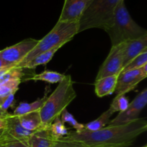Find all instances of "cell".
<instances>
[{"instance_id": "obj_1", "label": "cell", "mask_w": 147, "mask_h": 147, "mask_svg": "<svg viewBox=\"0 0 147 147\" xmlns=\"http://www.w3.org/2000/svg\"><path fill=\"white\" fill-rule=\"evenodd\" d=\"M147 121L138 119L125 124L106 126L96 131L69 132L62 140L75 141L88 146H123L129 147L135 139L146 131Z\"/></svg>"}, {"instance_id": "obj_2", "label": "cell", "mask_w": 147, "mask_h": 147, "mask_svg": "<svg viewBox=\"0 0 147 147\" xmlns=\"http://www.w3.org/2000/svg\"><path fill=\"white\" fill-rule=\"evenodd\" d=\"M77 96L73 87V82L70 75L65 76L59 83L54 91L45 101L39 111L41 119L42 129H49L55 119L60 117L62 112Z\"/></svg>"}, {"instance_id": "obj_3", "label": "cell", "mask_w": 147, "mask_h": 147, "mask_svg": "<svg viewBox=\"0 0 147 147\" xmlns=\"http://www.w3.org/2000/svg\"><path fill=\"white\" fill-rule=\"evenodd\" d=\"M105 31L110 37L112 46L136 40L147 34L146 30L132 19L124 0H121L119 3L115 10L111 25Z\"/></svg>"}, {"instance_id": "obj_4", "label": "cell", "mask_w": 147, "mask_h": 147, "mask_svg": "<svg viewBox=\"0 0 147 147\" xmlns=\"http://www.w3.org/2000/svg\"><path fill=\"white\" fill-rule=\"evenodd\" d=\"M77 34H78V22L57 21L50 32L47 33L42 39L38 40L37 45L14 67L20 68L38 55L57 46H63L73 40L74 36Z\"/></svg>"}, {"instance_id": "obj_5", "label": "cell", "mask_w": 147, "mask_h": 147, "mask_svg": "<svg viewBox=\"0 0 147 147\" xmlns=\"http://www.w3.org/2000/svg\"><path fill=\"white\" fill-rule=\"evenodd\" d=\"M121 0H93L78 22V33L89 29L106 30L111 25L115 10Z\"/></svg>"}, {"instance_id": "obj_6", "label": "cell", "mask_w": 147, "mask_h": 147, "mask_svg": "<svg viewBox=\"0 0 147 147\" xmlns=\"http://www.w3.org/2000/svg\"><path fill=\"white\" fill-rule=\"evenodd\" d=\"M38 40L28 38L0 50V59L9 67H14L37 45Z\"/></svg>"}, {"instance_id": "obj_7", "label": "cell", "mask_w": 147, "mask_h": 147, "mask_svg": "<svg viewBox=\"0 0 147 147\" xmlns=\"http://www.w3.org/2000/svg\"><path fill=\"white\" fill-rule=\"evenodd\" d=\"M6 125L3 131L0 143L7 144L9 142H27L30 136L35 131H30L24 129L19 121L18 116L13 114L5 113Z\"/></svg>"}, {"instance_id": "obj_8", "label": "cell", "mask_w": 147, "mask_h": 147, "mask_svg": "<svg viewBox=\"0 0 147 147\" xmlns=\"http://www.w3.org/2000/svg\"><path fill=\"white\" fill-rule=\"evenodd\" d=\"M125 42L112 46L109 55L100 66L96 80L107 76L119 75L123 69V57Z\"/></svg>"}, {"instance_id": "obj_9", "label": "cell", "mask_w": 147, "mask_h": 147, "mask_svg": "<svg viewBox=\"0 0 147 147\" xmlns=\"http://www.w3.org/2000/svg\"><path fill=\"white\" fill-rule=\"evenodd\" d=\"M147 103V88H144L129 103L124 111L120 112L113 120L109 122V126L125 124L139 119V115Z\"/></svg>"}, {"instance_id": "obj_10", "label": "cell", "mask_w": 147, "mask_h": 147, "mask_svg": "<svg viewBox=\"0 0 147 147\" xmlns=\"http://www.w3.org/2000/svg\"><path fill=\"white\" fill-rule=\"evenodd\" d=\"M147 77V64L137 70L121 73L116 85V96L126 95L133 90L140 82Z\"/></svg>"}, {"instance_id": "obj_11", "label": "cell", "mask_w": 147, "mask_h": 147, "mask_svg": "<svg viewBox=\"0 0 147 147\" xmlns=\"http://www.w3.org/2000/svg\"><path fill=\"white\" fill-rule=\"evenodd\" d=\"M93 0H65L58 21L78 22L88 6Z\"/></svg>"}, {"instance_id": "obj_12", "label": "cell", "mask_w": 147, "mask_h": 147, "mask_svg": "<svg viewBox=\"0 0 147 147\" xmlns=\"http://www.w3.org/2000/svg\"><path fill=\"white\" fill-rule=\"evenodd\" d=\"M146 51H147V34L136 40L125 42L123 68L134 58Z\"/></svg>"}, {"instance_id": "obj_13", "label": "cell", "mask_w": 147, "mask_h": 147, "mask_svg": "<svg viewBox=\"0 0 147 147\" xmlns=\"http://www.w3.org/2000/svg\"><path fill=\"white\" fill-rule=\"evenodd\" d=\"M118 78L119 75H114L96 80L95 93L98 97L103 98L113 94L116 90Z\"/></svg>"}, {"instance_id": "obj_14", "label": "cell", "mask_w": 147, "mask_h": 147, "mask_svg": "<svg viewBox=\"0 0 147 147\" xmlns=\"http://www.w3.org/2000/svg\"><path fill=\"white\" fill-rule=\"evenodd\" d=\"M49 129H40L30 136L28 140L29 147H51L53 142Z\"/></svg>"}, {"instance_id": "obj_15", "label": "cell", "mask_w": 147, "mask_h": 147, "mask_svg": "<svg viewBox=\"0 0 147 147\" xmlns=\"http://www.w3.org/2000/svg\"><path fill=\"white\" fill-rule=\"evenodd\" d=\"M19 121L24 129L30 131H37L42 129L41 119L39 111L32 112L18 116Z\"/></svg>"}, {"instance_id": "obj_16", "label": "cell", "mask_w": 147, "mask_h": 147, "mask_svg": "<svg viewBox=\"0 0 147 147\" xmlns=\"http://www.w3.org/2000/svg\"><path fill=\"white\" fill-rule=\"evenodd\" d=\"M45 96L41 98H37L32 103H21L16 109H14V113H12L14 116H20L27 113H32L34 111H39L44 104L45 101L47 98V90H46Z\"/></svg>"}, {"instance_id": "obj_17", "label": "cell", "mask_w": 147, "mask_h": 147, "mask_svg": "<svg viewBox=\"0 0 147 147\" xmlns=\"http://www.w3.org/2000/svg\"><path fill=\"white\" fill-rule=\"evenodd\" d=\"M62 47L63 46H57V47H54V48L51 49V50H49L47 51H45L44 53H41V54L38 55L34 57L33 59H32L28 63H26L25 65L22 66L20 68L34 69L38 65H46L52 60V58L53 57L54 55L55 54L56 52Z\"/></svg>"}, {"instance_id": "obj_18", "label": "cell", "mask_w": 147, "mask_h": 147, "mask_svg": "<svg viewBox=\"0 0 147 147\" xmlns=\"http://www.w3.org/2000/svg\"><path fill=\"white\" fill-rule=\"evenodd\" d=\"M113 114H114V113L111 109H109L107 111L103 112L96 120L84 124L83 131L90 132L96 131H98L103 128L106 127L107 125H109L111 121V117Z\"/></svg>"}, {"instance_id": "obj_19", "label": "cell", "mask_w": 147, "mask_h": 147, "mask_svg": "<svg viewBox=\"0 0 147 147\" xmlns=\"http://www.w3.org/2000/svg\"><path fill=\"white\" fill-rule=\"evenodd\" d=\"M65 75L62 74L56 71H51V70H45L42 73L35 74L34 73L30 78V80L34 81H45L50 83H60L63 80Z\"/></svg>"}, {"instance_id": "obj_20", "label": "cell", "mask_w": 147, "mask_h": 147, "mask_svg": "<svg viewBox=\"0 0 147 147\" xmlns=\"http://www.w3.org/2000/svg\"><path fill=\"white\" fill-rule=\"evenodd\" d=\"M50 136L53 140H60L65 136L68 134V129L65 127V123L62 122L60 117L56 118L49 128Z\"/></svg>"}, {"instance_id": "obj_21", "label": "cell", "mask_w": 147, "mask_h": 147, "mask_svg": "<svg viewBox=\"0 0 147 147\" xmlns=\"http://www.w3.org/2000/svg\"><path fill=\"white\" fill-rule=\"evenodd\" d=\"M21 82L20 80H11L0 84V103L9 95L16 93Z\"/></svg>"}, {"instance_id": "obj_22", "label": "cell", "mask_w": 147, "mask_h": 147, "mask_svg": "<svg viewBox=\"0 0 147 147\" xmlns=\"http://www.w3.org/2000/svg\"><path fill=\"white\" fill-rule=\"evenodd\" d=\"M24 68H17V67H12L7 70L5 73L0 76V84L5 83L11 80H20L23 79L26 73L24 72Z\"/></svg>"}, {"instance_id": "obj_23", "label": "cell", "mask_w": 147, "mask_h": 147, "mask_svg": "<svg viewBox=\"0 0 147 147\" xmlns=\"http://www.w3.org/2000/svg\"><path fill=\"white\" fill-rule=\"evenodd\" d=\"M146 64H147V51L141 53V54L139 55L137 57L134 58L133 60L129 63V64L126 65L122 69L121 73L129 71V70H137V69L143 67L144 65H145Z\"/></svg>"}, {"instance_id": "obj_24", "label": "cell", "mask_w": 147, "mask_h": 147, "mask_svg": "<svg viewBox=\"0 0 147 147\" xmlns=\"http://www.w3.org/2000/svg\"><path fill=\"white\" fill-rule=\"evenodd\" d=\"M60 119L63 123H69L73 129H76V132H78V133L81 132L84 129V124L78 122L73 115L70 113L67 109H65L62 112L60 115Z\"/></svg>"}, {"instance_id": "obj_25", "label": "cell", "mask_w": 147, "mask_h": 147, "mask_svg": "<svg viewBox=\"0 0 147 147\" xmlns=\"http://www.w3.org/2000/svg\"><path fill=\"white\" fill-rule=\"evenodd\" d=\"M129 104V101L126 95H121V96H116L113 100L109 109L112 111L113 113L116 112H122L124 111L127 109Z\"/></svg>"}, {"instance_id": "obj_26", "label": "cell", "mask_w": 147, "mask_h": 147, "mask_svg": "<svg viewBox=\"0 0 147 147\" xmlns=\"http://www.w3.org/2000/svg\"><path fill=\"white\" fill-rule=\"evenodd\" d=\"M51 147H127L123 146H88L81 142H75V141H67V140H60L55 141L53 142Z\"/></svg>"}, {"instance_id": "obj_27", "label": "cell", "mask_w": 147, "mask_h": 147, "mask_svg": "<svg viewBox=\"0 0 147 147\" xmlns=\"http://www.w3.org/2000/svg\"><path fill=\"white\" fill-rule=\"evenodd\" d=\"M14 94L15 93H11V94L9 95L7 97H6L4 100L1 101L0 103V109L4 113H7V110L13 104L14 101Z\"/></svg>"}, {"instance_id": "obj_28", "label": "cell", "mask_w": 147, "mask_h": 147, "mask_svg": "<svg viewBox=\"0 0 147 147\" xmlns=\"http://www.w3.org/2000/svg\"><path fill=\"white\" fill-rule=\"evenodd\" d=\"M4 116H0V130H1V129H4V127H5L6 119H5V117H4Z\"/></svg>"}, {"instance_id": "obj_29", "label": "cell", "mask_w": 147, "mask_h": 147, "mask_svg": "<svg viewBox=\"0 0 147 147\" xmlns=\"http://www.w3.org/2000/svg\"><path fill=\"white\" fill-rule=\"evenodd\" d=\"M20 142H9L4 144V147H18Z\"/></svg>"}, {"instance_id": "obj_30", "label": "cell", "mask_w": 147, "mask_h": 147, "mask_svg": "<svg viewBox=\"0 0 147 147\" xmlns=\"http://www.w3.org/2000/svg\"><path fill=\"white\" fill-rule=\"evenodd\" d=\"M9 67V66H7V65L5 64V63H4V62L2 61V60L0 59V70H1V69L3 68H5V67Z\"/></svg>"}, {"instance_id": "obj_31", "label": "cell", "mask_w": 147, "mask_h": 147, "mask_svg": "<svg viewBox=\"0 0 147 147\" xmlns=\"http://www.w3.org/2000/svg\"><path fill=\"white\" fill-rule=\"evenodd\" d=\"M11 68H12V67H5V68H3V69H1V70H0V76H2L4 73H5L7 71V70H9V69H11Z\"/></svg>"}, {"instance_id": "obj_32", "label": "cell", "mask_w": 147, "mask_h": 147, "mask_svg": "<svg viewBox=\"0 0 147 147\" xmlns=\"http://www.w3.org/2000/svg\"><path fill=\"white\" fill-rule=\"evenodd\" d=\"M18 147H29L28 142H20Z\"/></svg>"}, {"instance_id": "obj_33", "label": "cell", "mask_w": 147, "mask_h": 147, "mask_svg": "<svg viewBox=\"0 0 147 147\" xmlns=\"http://www.w3.org/2000/svg\"><path fill=\"white\" fill-rule=\"evenodd\" d=\"M3 131H4V129H1V130H0V139H1V136H2Z\"/></svg>"}, {"instance_id": "obj_34", "label": "cell", "mask_w": 147, "mask_h": 147, "mask_svg": "<svg viewBox=\"0 0 147 147\" xmlns=\"http://www.w3.org/2000/svg\"><path fill=\"white\" fill-rule=\"evenodd\" d=\"M6 113H4V112L2 111L1 110V109H0V116H4V114H5Z\"/></svg>"}, {"instance_id": "obj_35", "label": "cell", "mask_w": 147, "mask_h": 147, "mask_svg": "<svg viewBox=\"0 0 147 147\" xmlns=\"http://www.w3.org/2000/svg\"><path fill=\"white\" fill-rule=\"evenodd\" d=\"M0 147H4V144H3L0 143Z\"/></svg>"}, {"instance_id": "obj_36", "label": "cell", "mask_w": 147, "mask_h": 147, "mask_svg": "<svg viewBox=\"0 0 147 147\" xmlns=\"http://www.w3.org/2000/svg\"><path fill=\"white\" fill-rule=\"evenodd\" d=\"M142 147H147V146H146V145H144V146H142Z\"/></svg>"}]
</instances>
